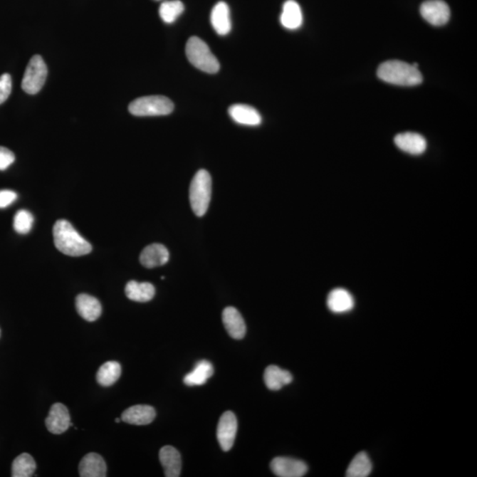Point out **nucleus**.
Masks as SVG:
<instances>
[{
	"instance_id": "nucleus-1",
	"label": "nucleus",
	"mask_w": 477,
	"mask_h": 477,
	"mask_svg": "<svg viewBox=\"0 0 477 477\" xmlns=\"http://www.w3.org/2000/svg\"><path fill=\"white\" fill-rule=\"evenodd\" d=\"M54 243L64 255L82 256L90 254L93 246L77 232L68 220H58L53 230Z\"/></svg>"
},
{
	"instance_id": "nucleus-2",
	"label": "nucleus",
	"mask_w": 477,
	"mask_h": 477,
	"mask_svg": "<svg viewBox=\"0 0 477 477\" xmlns=\"http://www.w3.org/2000/svg\"><path fill=\"white\" fill-rule=\"evenodd\" d=\"M377 76L384 83L405 87L419 85L424 80L419 69L402 61L384 62L377 69Z\"/></svg>"
},
{
	"instance_id": "nucleus-3",
	"label": "nucleus",
	"mask_w": 477,
	"mask_h": 477,
	"mask_svg": "<svg viewBox=\"0 0 477 477\" xmlns=\"http://www.w3.org/2000/svg\"><path fill=\"white\" fill-rule=\"evenodd\" d=\"M211 198V177L207 171H198L189 189L191 208L197 216L206 214Z\"/></svg>"
},
{
	"instance_id": "nucleus-4",
	"label": "nucleus",
	"mask_w": 477,
	"mask_h": 477,
	"mask_svg": "<svg viewBox=\"0 0 477 477\" xmlns=\"http://www.w3.org/2000/svg\"><path fill=\"white\" fill-rule=\"evenodd\" d=\"M186 54L190 63L199 70L216 73L219 71L220 65L218 58L211 53L207 43L196 36L189 39L186 46Z\"/></svg>"
},
{
	"instance_id": "nucleus-5",
	"label": "nucleus",
	"mask_w": 477,
	"mask_h": 477,
	"mask_svg": "<svg viewBox=\"0 0 477 477\" xmlns=\"http://www.w3.org/2000/svg\"><path fill=\"white\" fill-rule=\"evenodd\" d=\"M174 109V103L164 95L139 98L128 106L131 115L139 117L168 115Z\"/></svg>"
},
{
	"instance_id": "nucleus-6",
	"label": "nucleus",
	"mask_w": 477,
	"mask_h": 477,
	"mask_svg": "<svg viewBox=\"0 0 477 477\" xmlns=\"http://www.w3.org/2000/svg\"><path fill=\"white\" fill-rule=\"evenodd\" d=\"M47 73V65L43 58L39 55H35L29 61L28 67L26 68L21 88L26 93L29 95L38 93L45 85Z\"/></svg>"
},
{
	"instance_id": "nucleus-7",
	"label": "nucleus",
	"mask_w": 477,
	"mask_h": 477,
	"mask_svg": "<svg viewBox=\"0 0 477 477\" xmlns=\"http://www.w3.org/2000/svg\"><path fill=\"white\" fill-rule=\"evenodd\" d=\"M237 429L236 414L231 411H226L220 417L218 429H216V438H218L220 446L225 452H229L232 449L236 438Z\"/></svg>"
},
{
	"instance_id": "nucleus-8",
	"label": "nucleus",
	"mask_w": 477,
	"mask_h": 477,
	"mask_svg": "<svg viewBox=\"0 0 477 477\" xmlns=\"http://www.w3.org/2000/svg\"><path fill=\"white\" fill-rule=\"evenodd\" d=\"M421 17L433 26H443L449 23L451 12L449 5L442 0H428L420 7Z\"/></svg>"
},
{
	"instance_id": "nucleus-9",
	"label": "nucleus",
	"mask_w": 477,
	"mask_h": 477,
	"mask_svg": "<svg viewBox=\"0 0 477 477\" xmlns=\"http://www.w3.org/2000/svg\"><path fill=\"white\" fill-rule=\"evenodd\" d=\"M273 474L280 477H302L308 472L305 462L288 457H277L271 462Z\"/></svg>"
},
{
	"instance_id": "nucleus-10",
	"label": "nucleus",
	"mask_w": 477,
	"mask_h": 477,
	"mask_svg": "<svg viewBox=\"0 0 477 477\" xmlns=\"http://www.w3.org/2000/svg\"><path fill=\"white\" fill-rule=\"evenodd\" d=\"M46 425L48 431L55 435L67 431L69 427L73 426L68 407L62 403H55L51 406L46 419Z\"/></svg>"
},
{
	"instance_id": "nucleus-11",
	"label": "nucleus",
	"mask_w": 477,
	"mask_h": 477,
	"mask_svg": "<svg viewBox=\"0 0 477 477\" xmlns=\"http://www.w3.org/2000/svg\"><path fill=\"white\" fill-rule=\"evenodd\" d=\"M394 142L399 150L411 155H421L427 148V142L423 135L413 132L396 135Z\"/></svg>"
},
{
	"instance_id": "nucleus-12",
	"label": "nucleus",
	"mask_w": 477,
	"mask_h": 477,
	"mask_svg": "<svg viewBox=\"0 0 477 477\" xmlns=\"http://www.w3.org/2000/svg\"><path fill=\"white\" fill-rule=\"evenodd\" d=\"M156 417V410L149 405H135L128 407L121 414V421L133 425H148Z\"/></svg>"
},
{
	"instance_id": "nucleus-13",
	"label": "nucleus",
	"mask_w": 477,
	"mask_h": 477,
	"mask_svg": "<svg viewBox=\"0 0 477 477\" xmlns=\"http://www.w3.org/2000/svg\"><path fill=\"white\" fill-rule=\"evenodd\" d=\"M222 319L224 326L231 337L236 340L243 339L247 328L243 318L236 308H226L223 311Z\"/></svg>"
},
{
	"instance_id": "nucleus-14",
	"label": "nucleus",
	"mask_w": 477,
	"mask_h": 477,
	"mask_svg": "<svg viewBox=\"0 0 477 477\" xmlns=\"http://www.w3.org/2000/svg\"><path fill=\"white\" fill-rule=\"evenodd\" d=\"M75 307L77 312L83 319L88 322L98 320L102 315V305L95 297L80 293L75 299Z\"/></svg>"
},
{
	"instance_id": "nucleus-15",
	"label": "nucleus",
	"mask_w": 477,
	"mask_h": 477,
	"mask_svg": "<svg viewBox=\"0 0 477 477\" xmlns=\"http://www.w3.org/2000/svg\"><path fill=\"white\" fill-rule=\"evenodd\" d=\"M159 461L167 477H178L182 472V456L177 449L171 446L162 447L159 451Z\"/></svg>"
},
{
	"instance_id": "nucleus-16",
	"label": "nucleus",
	"mask_w": 477,
	"mask_h": 477,
	"mask_svg": "<svg viewBox=\"0 0 477 477\" xmlns=\"http://www.w3.org/2000/svg\"><path fill=\"white\" fill-rule=\"evenodd\" d=\"M108 472L104 458L95 453H90L82 458L79 464V474L82 477H105Z\"/></svg>"
},
{
	"instance_id": "nucleus-17",
	"label": "nucleus",
	"mask_w": 477,
	"mask_h": 477,
	"mask_svg": "<svg viewBox=\"0 0 477 477\" xmlns=\"http://www.w3.org/2000/svg\"><path fill=\"white\" fill-rule=\"evenodd\" d=\"M229 115L234 121L244 126L256 127L262 123V117L251 105L236 104L230 106Z\"/></svg>"
},
{
	"instance_id": "nucleus-18",
	"label": "nucleus",
	"mask_w": 477,
	"mask_h": 477,
	"mask_svg": "<svg viewBox=\"0 0 477 477\" xmlns=\"http://www.w3.org/2000/svg\"><path fill=\"white\" fill-rule=\"evenodd\" d=\"M168 249L162 244L155 243L147 246L140 256V262L146 268L164 266L169 260Z\"/></svg>"
},
{
	"instance_id": "nucleus-19",
	"label": "nucleus",
	"mask_w": 477,
	"mask_h": 477,
	"mask_svg": "<svg viewBox=\"0 0 477 477\" xmlns=\"http://www.w3.org/2000/svg\"><path fill=\"white\" fill-rule=\"evenodd\" d=\"M211 23L216 34L226 36L232 29L229 6L225 2L216 3L211 11Z\"/></svg>"
},
{
	"instance_id": "nucleus-20",
	"label": "nucleus",
	"mask_w": 477,
	"mask_h": 477,
	"mask_svg": "<svg viewBox=\"0 0 477 477\" xmlns=\"http://www.w3.org/2000/svg\"><path fill=\"white\" fill-rule=\"evenodd\" d=\"M327 306L333 313H346L353 310L354 297L346 289H333L327 297Z\"/></svg>"
},
{
	"instance_id": "nucleus-21",
	"label": "nucleus",
	"mask_w": 477,
	"mask_h": 477,
	"mask_svg": "<svg viewBox=\"0 0 477 477\" xmlns=\"http://www.w3.org/2000/svg\"><path fill=\"white\" fill-rule=\"evenodd\" d=\"M128 299L137 303H148L155 296L156 290L149 282L139 283L137 281L128 282L125 288Z\"/></svg>"
},
{
	"instance_id": "nucleus-22",
	"label": "nucleus",
	"mask_w": 477,
	"mask_h": 477,
	"mask_svg": "<svg viewBox=\"0 0 477 477\" xmlns=\"http://www.w3.org/2000/svg\"><path fill=\"white\" fill-rule=\"evenodd\" d=\"M281 23L284 28L290 31H295L303 25L302 9L295 0H288L285 2L281 16Z\"/></svg>"
},
{
	"instance_id": "nucleus-23",
	"label": "nucleus",
	"mask_w": 477,
	"mask_h": 477,
	"mask_svg": "<svg viewBox=\"0 0 477 477\" xmlns=\"http://www.w3.org/2000/svg\"><path fill=\"white\" fill-rule=\"evenodd\" d=\"M264 383L271 391L281 390L285 385L291 383L292 374L280 367L271 365L267 367L263 375Z\"/></svg>"
},
{
	"instance_id": "nucleus-24",
	"label": "nucleus",
	"mask_w": 477,
	"mask_h": 477,
	"mask_svg": "<svg viewBox=\"0 0 477 477\" xmlns=\"http://www.w3.org/2000/svg\"><path fill=\"white\" fill-rule=\"evenodd\" d=\"M214 369L210 362L201 360L198 362L194 369L184 377L183 382L188 387H199L203 385L214 375Z\"/></svg>"
},
{
	"instance_id": "nucleus-25",
	"label": "nucleus",
	"mask_w": 477,
	"mask_h": 477,
	"mask_svg": "<svg viewBox=\"0 0 477 477\" xmlns=\"http://www.w3.org/2000/svg\"><path fill=\"white\" fill-rule=\"evenodd\" d=\"M121 375V366L118 362L109 361L99 368L97 381L103 387H112L119 380Z\"/></svg>"
},
{
	"instance_id": "nucleus-26",
	"label": "nucleus",
	"mask_w": 477,
	"mask_h": 477,
	"mask_svg": "<svg viewBox=\"0 0 477 477\" xmlns=\"http://www.w3.org/2000/svg\"><path fill=\"white\" fill-rule=\"evenodd\" d=\"M372 471V463L368 454L361 452L355 455L348 466L346 476L347 477H367Z\"/></svg>"
},
{
	"instance_id": "nucleus-27",
	"label": "nucleus",
	"mask_w": 477,
	"mask_h": 477,
	"mask_svg": "<svg viewBox=\"0 0 477 477\" xmlns=\"http://www.w3.org/2000/svg\"><path fill=\"white\" fill-rule=\"evenodd\" d=\"M36 464L34 458L28 454H21L14 458L12 464L13 477H31L34 475Z\"/></svg>"
},
{
	"instance_id": "nucleus-28",
	"label": "nucleus",
	"mask_w": 477,
	"mask_h": 477,
	"mask_svg": "<svg viewBox=\"0 0 477 477\" xmlns=\"http://www.w3.org/2000/svg\"><path fill=\"white\" fill-rule=\"evenodd\" d=\"M184 9V5L179 0L164 2L159 7V16L164 23H174Z\"/></svg>"
},
{
	"instance_id": "nucleus-29",
	"label": "nucleus",
	"mask_w": 477,
	"mask_h": 477,
	"mask_svg": "<svg viewBox=\"0 0 477 477\" xmlns=\"http://www.w3.org/2000/svg\"><path fill=\"white\" fill-rule=\"evenodd\" d=\"M34 216L26 210H20L14 219V229L20 234H27L32 229Z\"/></svg>"
},
{
	"instance_id": "nucleus-30",
	"label": "nucleus",
	"mask_w": 477,
	"mask_h": 477,
	"mask_svg": "<svg viewBox=\"0 0 477 477\" xmlns=\"http://www.w3.org/2000/svg\"><path fill=\"white\" fill-rule=\"evenodd\" d=\"M12 91V78L9 73L0 76V105L6 101Z\"/></svg>"
},
{
	"instance_id": "nucleus-31",
	"label": "nucleus",
	"mask_w": 477,
	"mask_h": 477,
	"mask_svg": "<svg viewBox=\"0 0 477 477\" xmlns=\"http://www.w3.org/2000/svg\"><path fill=\"white\" fill-rule=\"evenodd\" d=\"M16 160L14 154L5 147L0 146V171L6 170Z\"/></svg>"
},
{
	"instance_id": "nucleus-32",
	"label": "nucleus",
	"mask_w": 477,
	"mask_h": 477,
	"mask_svg": "<svg viewBox=\"0 0 477 477\" xmlns=\"http://www.w3.org/2000/svg\"><path fill=\"white\" fill-rule=\"evenodd\" d=\"M17 194L12 190H0V209L10 206L17 199Z\"/></svg>"
},
{
	"instance_id": "nucleus-33",
	"label": "nucleus",
	"mask_w": 477,
	"mask_h": 477,
	"mask_svg": "<svg viewBox=\"0 0 477 477\" xmlns=\"http://www.w3.org/2000/svg\"><path fill=\"white\" fill-rule=\"evenodd\" d=\"M120 421H121V418H116V419H115L116 423H118V424L120 423Z\"/></svg>"
},
{
	"instance_id": "nucleus-34",
	"label": "nucleus",
	"mask_w": 477,
	"mask_h": 477,
	"mask_svg": "<svg viewBox=\"0 0 477 477\" xmlns=\"http://www.w3.org/2000/svg\"><path fill=\"white\" fill-rule=\"evenodd\" d=\"M0 335H1V331H0Z\"/></svg>"
}]
</instances>
